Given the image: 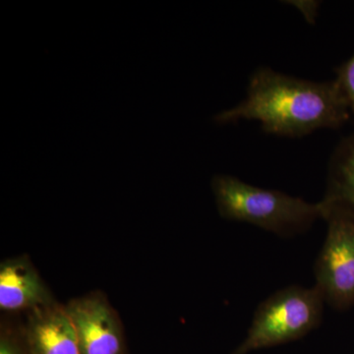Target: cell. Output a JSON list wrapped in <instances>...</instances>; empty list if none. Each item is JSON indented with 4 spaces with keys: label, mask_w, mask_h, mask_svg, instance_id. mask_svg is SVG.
Segmentation results:
<instances>
[{
    "label": "cell",
    "mask_w": 354,
    "mask_h": 354,
    "mask_svg": "<svg viewBox=\"0 0 354 354\" xmlns=\"http://www.w3.org/2000/svg\"><path fill=\"white\" fill-rule=\"evenodd\" d=\"M351 111L337 80L312 82L279 73L268 67L250 77L245 99L234 108L216 114L214 121L227 124L256 120L263 130L299 138L318 129H337Z\"/></svg>",
    "instance_id": "6da1fadb"
},
{
    "label": "cell",
    "mask_w": 354,
    "mask_h": 354,
    "mask_svg": "<svg viewBox=\"0 0 354 354\" xmlns=\"http://www.w3.org/2000/svg\"><path fill=\"white\" fill-rule=\"evenodd\" d=\"M212 189L223 218L245 221L279 236L304 234L323 218L322 203H309L278 190L245 183L237 177L216 176Z\"/></svg>",
    "instance_id": "7a4b0ae2"
},
{
    "label": "cell",
    "mask_w": 354,
    "mask_h": 354,
    "mask_svg": "<svg viewBox=\"0 0 354 354\" xmlns=\"http://www.w3.org/2000/svg\"><path fill=\"white\" fill-rule=\"evenodd\" d=\"M325 300L315 286H291L259 305L248 333L234 354H247L295 341L322 322Z\"/></svg>",
    "instance_id": "3957f363"
},
{
    "label": "cell",
    "mask_w": 354,
    "mask_h": 354,
    "mask_svg": "<svg viewBox=\"0 0 354 354\" xmlns=\"http://www.w3.org/2000/svg\"><path fill=\"white\" fill-rule=\"evenodd\" d=\"M322 205L328 230L314 266L315 288L325 304L346 310L354 305V218Z\"/></svg>",
    "instance_id": "277c9868"
},
{
    "label": "cell",
    "mask_w": 354,
    "mask_h": 354,
    "mask_svg": "<svg viewBox=\"0 0 354 354\" xmlns=\"http://www.w3.org/2000/svg\"><path fill=\"white\" fill-rule=\"evenodd\" d=\"M82 354H120L118 321L106 302L97 297L74 300L66 308Z\"/></svg>",
    "instance_id": "5b68a950"
},
{
    "label": "cell",
    "mask_w": 354,
    "mask_h": 354,
    "mask_svg": "<svg viewBox=\"0 0 354 354\" xmlns=\"http://www.w3.org/2000/svg\"><path fill=\"white\" fill-rule=\"evenodd\" d=\"M29 337L36 354H82L66 309L46 310L35 317Z\"/></svg>",
    "instance_id": "8992f818"
},
{
    "label": "cell",
    "mask_w": 354,
    "mask_h": 354,
    "mask_svg": "<svg viewBox=\"0 0 354 354\" xmlns=\"http://www.w3.org/2000/svg\"><path fill=\"white\" fill-rule=\"evenodd\" d=\"M46 295L37 272L22 261H9L0 268V307L6 311L44 304Z\"/></svg>",
    "instance_id": "52a82bcc"
},
{
    "label": "cell",
    "mask_w": 354,
    "mask_h": 354,
    "mask_svg": "<svg viewBox=\"0 0 354 354\" xmlns=\"http://www.w3.org/2000/svg\"><path fill=\"white\" fill-rule=\"evenodd\" d=\"M322 203L354 218V134L342 140L333 153Z\"/></svg>",
    "instance_id": "ba28073f"
},
{
    "label": "cell",
    "mask_w": 354,
    "mask_h": 354,
    "mask_svg": "<svg viewBox=\"0 0 354 354\" xmlns=\"http://www.w3.org/2000/svg\"><path fill=\"white\" fill-rule=\"evenodd\" d=\"M337 71V82L339 83L346 101L349 104L351 113L354 114V53L348 62L342 64Z\"/></svg>",
    "instance_id": "9c48e42d"
},
{
    "label": "cell",
    "mask_w": 354,
    "mask_h": 354,
    "mask_svg": "<svg viewBox=\"0 0 354 354\" xmlns=\"http://www.w3.org/2000/svg\"><path fill=\"white\" fill-rule=\"evenodd\" d=\"M290 3H295L292 6L297 7L301 11L305 19L308 21L310 24L314 23L319 7L318 1H290Z\"/></svg>",
    "instance_id": "30bf717a"
},
{
    "label": "cell",
    "mask_w": 354,
    "mask_h": 354,
    "mask_svg": "<svg viewBox=\"0 0 354 354\" xmlns=\"http://www.w3.org/2000/svg\"><path fill=\"white\" fill-rule=\"evenodd\" d=\"M0 354H17L15 351L6 342H1L0 344Z\"/></svg>",
    "instance_id": "8fae6325"
}]
</instances>
